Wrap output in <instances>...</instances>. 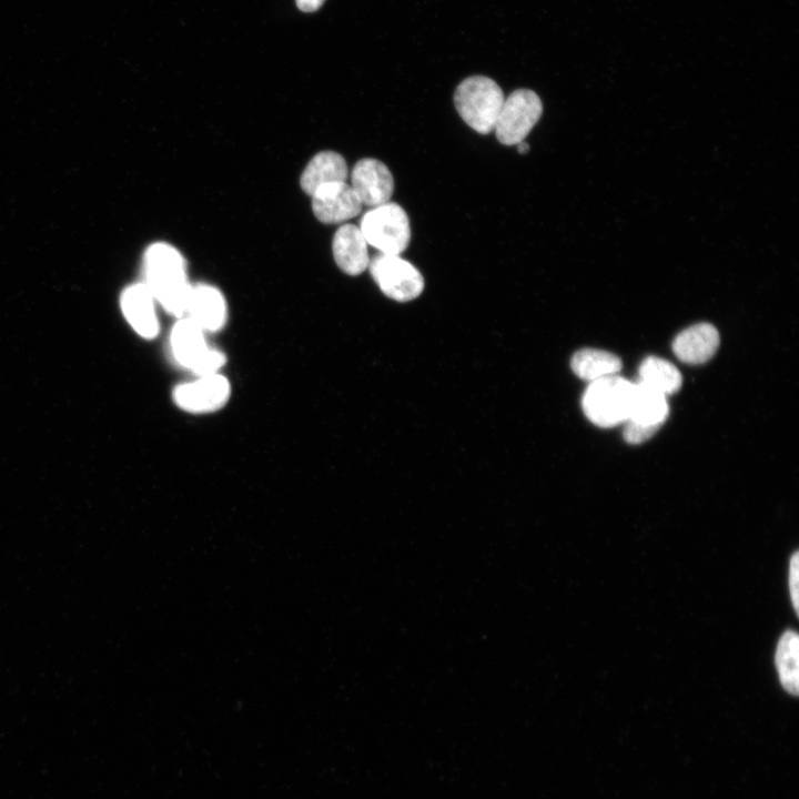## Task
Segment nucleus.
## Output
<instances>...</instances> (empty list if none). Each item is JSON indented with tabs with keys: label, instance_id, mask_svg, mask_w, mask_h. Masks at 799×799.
I'll use <instances>...</instances> for the list:
<instances>
[{
	"label": "nucleus",
	"instance_id": "nucleus-1",
	"mask_svg": "<svg viewBox=\"0 0 799 799\" xmlns=\"http://www.w3.org/2000/svg\"><path fill=\"white\" fill-rule=\"evenodd\" d=\"M145 285L162 307L183 317L191 286L180 252L166 243L152 244L144 254Z\"/></svg>",
	"mask_w": 799,
	"mask_h": 799
},
{
	"label": "nucleus",
	"instance_id": "nucleus-2",
	"mask_svg": "<svg viewBox=\"0 0 799 799\" xmlns=\"http://www.w3.org/2000/svg\"><path fill=\"white\" fill-rule=\"evenodd\" d=\"M505 101L500 87L490 78L473 75L463 80L454 93L455 108L465 123L487 134L495 124Z\"/></svg>",
	"mask_w": 799,
	"mask_h": 799
},
{
	"label": "nucleus",
	"instance_id": "nucleus-3",
	"mask_svg": "<svg viewBox=\"0 0 799 799\" xmlns=\"http://www.w3.org/2000/svg\"><path fill=\"white\" fill-rule=\"evenodd\" d=\"M633 388L634 383L617 374L590 382L581 398L586 417L600 427L625 423Z\"/></svg>",
	"mask_w": 799,
	"mask_h": 799
},
{
	"label": "nucleus",
	"instance_id": "nucleus-4",
	"mask_svg": "<svg viewBox=\"0 0 799 799\" xmlns=\"http://www.w3.org/2000/svg\"><path fill=\"white\" fill-rule=\"evenodd\" d=\"M360 230L368 244L387 255H400L411 239L408 216L395 202L367 211L362 218Z\"/></svg>",
	"mask_w": 799,
	"mask_h": 799
},
{
	"label": "nucleus",
	"instance_id": "nucleus-5",
	"mask_svg": "<svg viewBox=\"0 0 799 799\" xmlns=\"http://www.w3.org/2000/svg\"><path fill=\"white\" fill-rule=\"evenodd\" d=\"M170 345L175 361L199 376L215 374L225 355L209 347L204 331L189 317H180L171 331Z\"/></svg>",
	"mask_w": 799,
	"mask_h": 799
},
{
	"label": "nucleus",
	"instance_id": "nucleus-6",
	"mask_svg": "<svg viewBox=\"0 0 799 799\" xmlns=\"http://www.w3.org/2000/svg\"><path fill=\"white\" fill-rule=\"evenodd\" d=\"M543 104L532 90L518 89L512 92L503 103L495 124L497 140L505 145H515L524 141L539 120Z\"/></svg>",
	"mask_w": 799,
	"mask_h": 799
},
{
	"label": "nucleus",
	"instance_id": "nucleus-7",
	"mask_svg": "<svg viewBox=\"0 0 799 799\" xmlns=\"http://www.w3.org/2000/svg\"><path fill=\"white\" fill-rule=\"evenodd\" d=\"M368 269L381 291L392 300H414L424 289L421 272L400 255L376 254L370 259Z\"/></svg>",
	"mask_w": 799,
	"mask_h": 799
},
{
	"label": "nucleus",
	"instance_id": "nucleus-8",
	"mask_svg": "<svg viewBox=\"0 0 799 799\" xmlns=\"http://www.w3.org/2000/svg\"><path fill=\"white\" fill-rule=\"evenodd\" d=\"M229 381L221 374L201 375L178 385L172 398L178 407L193 414L212 413L222 408L230 398Z\"/></svg>",
	"mask_w": 799,
	"mask_h": 799
},
{
	"label": "nucleus",
	"instance_id": "nucleus-9",
	"mask_svg": "<svg viewBox=\"0 0 799 799\" xmlns=\"http://www.w3.org/2000/svg\"><path fill=\"white\" fill-rule=\"evenodd\" d=\"M311 196L314 215L326 224L345 222L356 216L363 206L353 188L346 182L325 184Z\"/></svg>",
	"mask_w": 799,
	"mask_h": 799
},
{
	"label": "nucleus",
	"instance_id": "nucleus-10",
	"mask_svg": "<svg viewBox=\"0 0 799 799\" xmlns=\"http://www.w3.org/2000/svg\"><path fill=\"white\" fill-rule=\"evenodd\" d=\"M362 204L378 206L390 202L394 180L388 168L380 160H360L352 171V185Z\"/></svg>",
	"mask_w": 799,
	"mask_h": 799
},
{
	"label": "nucleus",
	"instance_id": "nucleus-11",
	"mask_svg": "<svg viewBox=\"0 0 799 799\" xmlns=\"http://www.w3.org/2000/svg\"><path fill=\"white\" fill-rule=\"evenodd\" d=\"M185 314L204 332H218L227 320L224 296L208 284L191 286Z\"/></svg>",
	"mask_w": 799,
	"mask_h": 799
},
{
	"label": "nucleus",
	"instance_id": "nucleus-12",
	"mask_svg": "<svg viewBox=\"0 0 799 799\" xmlns=\"http://www.w3.org/2000/svg\"><path fill=\"white\" fill-rule=\"evenodd\" d=\"M121 307L133 330L145 338H154L159 333V322L153 296L144 283L128 286L121 296Z\"/></svg>",
	"mask_w": 799,
	"mask_h": 799
},
{
	"label": "nucleus",
	"instance_id": "nucleus-13",
	"mask_svg": "<svg viewBox=\"0 0 799 799\" xmlns=\"http://www.w3.org/2000/svg\"><path fill=\"white\" fill-rule=\"evenodd\" d=\"M719 333L709 323H698L680 332L674 340L675 355L687 364H701L712 357L719 346Z\"/></svg>",
	"mask_w": 799,
	"mask_h": 799
},
{
	"label": "nucleus",
	"instance_id": "nucleus-14",
	"mask_svg": "<svg viewBox=\"0 0 799 799\" xmlns=\"http://www.w3.org/2000/svg\"><path fill=\"white\" fill-rule=\"evenodd\" d=\"M332 251L337 266L348 275H358L368 267L367 242L360 227L344 224L335 232Z\"/></svg>",
	"mask_w": 799,
	"mask_h": 799
},
{
	"label": "nucleus",
	"instance_id": "nucleus-15",
	"mask_svg": "<svg viewBox=\"0 0 799 799\" xmlns=\"http://www.w3.org/2000/svg\"><path fill=\"white\" fill-rule=\"evenodd\" d=\"M347 165L344 158L334 151H322L315 154L301 175L302 190L312 195L318 188L346 182Z\"/></svg>",
	"mask_w": 799,
	"mask_h": 799
},
{
	"label": "nucleus",
	"instance_id": "nucleus-16",
	"mask_svg": "<svg viewBox=\"0 0 799 799\" xmlns=\"http://www.w3.org/2000/svg\"><path fill=\"white\" fill-rule=\"evenodd\" d=\"M667 415L668 403L666 395L639 382L634 383L627 421L661 426Z\"/></svg>",
	"mask_w": 799,
	"mask_h": 799
},
{
	"label": "nucleus",
	"instance_id": "nucleus-17",
	"mask_svg": "<svg viewBox=\"0 0 799 799\" xmlns=\"http://www.w3.org/2000/svg\"><path fill=\"white\" fill-rule=\"evenodd\" d=\"M570 367L578 377L590 383L616 375L621 368V361L607 351L583 348L573 355Z\"/></svg>",
	"mask_w": 799,
	"mask_h": 799
},
{
	"label": "nucleus",
	"instance_id": "nucleus-18",
	"mask_svg": "<svg viewBox=\"0 0 799 799\" xmlns=\"http://www.w3.org/2000/svg\"><path fill=\"white\" fill-rule=\"evenodd\" d=\"M775 664L782 688L790 695L799 692V638L795 630L787 629L780 636L775 654Z\"/></svg>",
	"mask_w": 799,
	"mask_h": 799
},
{
	"label": "nucleus",
	"instance_id": "nucleus-19",
	"mask_svg": "<svg viewBox=\"0 0 799 799\" xmlns=\"http://www.w3.org/2000/svg\"><path fill=\"white\" fill-rule=\"evenodd\" d=\"M638 382L667 396L680 388L682 378L678 368L670 362L648 356L639 366Z\"/></svg>",
	"mask_w": 799,
	"mask_h": 799
},
{
	"label": "nucleus",
	"instance_id": "nucleus-20",
	"mask_svg": "<svg viewBox=\"0 0 799 799\" xmlns=\"http://www.w3.org/2000/svg\"><path fill=\"white\" fill-rule=\"evenodd\" d=\"M624 439L629 444H640L650 438L659 428V425H645L635 422H625Z\"/></svg>",
	"mask_w": 799,
	"mask_h": 799
},
{
	"label": "nucleus",
	"instance_id": "nucleus-21",
	"mask_svg": "<svg viewBox=\"0 0 799 799\" xmlns=\"http://www.w3.org/2000/svg\"><path fill=\"white\" fill-rule=\"evenodd\" d=\"M789 593L792 607L799 614V553L796 550L789 562Z\"/></svg>",
	"mask_w": 799,
	"mask_h": 799
},
{
	"label": "nucleus",
	"instance_id": "nucleus-22",
	"mask_svg": "<svg viewBox=\"0 0 799 799\" xmlns=\"http://www.w3.org/2000/svg\"><path fill=\"white\" fill-rule=\"evenodd\" d=\"M325 0H295L296 7L303 12H314L318 10Z\"/></svg>",
	"mask_w": 799,
	"mask_h": 799
},
{
	"label": "nucleus",
	"instance_id": "nucleus-23",
	"mask_svg": "<svg viewBox=\"0 0 799 799\" xmlns=\"http://www.w3.org/2000/svg\"><path fill=\"white\" fill-rule=\"evenodd\" d=\"M516 145H517V151H518L520 154L526 153V152L529 150V145H528L526 142H524V141L519 142V143L516 144Z\"/></svg>",
	"mask_w": 799,
	"mask_h": 799
}]
</instances>
